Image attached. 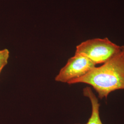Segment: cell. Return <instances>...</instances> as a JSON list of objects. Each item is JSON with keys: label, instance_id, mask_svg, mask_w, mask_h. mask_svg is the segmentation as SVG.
Segmentation results:
<instances>
[{"label": "cell", "instance_id": "6da1fadb", "mask_svg": "<svg viewBox=\"0 0 124 124\" xmlns=\"http://www.w3.org/2000/svg\"><path fill=\"white\" fill-rule=\"evenodd\" d=\"M77 83L92 86L101 100L107 99L116 90H124V46H121L120 51L101 66L94 67L85 75L68 84Z\"/></svg>", "mask_w": 124, "mask_h": 124}, {"label": "cell", "instance_id": "7a4b0ae2", "mask_svg": "<svg viewBox=\"0 0 124 124\" xmlns=\"http://www.w3.org/2000/svg\"><path fill=\"white\" fill-rule=\"evenodd\" d=\"M120 49L121 46L112 42L108 38H95L87 40L78 45L75 54L84 55L97 65L107 62Z\"/></svg>", "mask_w": 124, "mask_h": 124}, {"label": "cell", "instance_id": "5b68a950", "mask_svg": "<svg viewBox=\"0 0 124 124\" xmlns=\"http://www.w3.org/2000/svg\"><path fill=\"white\" fill-rule=\"evenodd\" d=\"M9 53L8 49H4L0 50V75L3 68L8 63Z\"/></svg>", "mask_w": 124, "mask_h": 124}, {"label": "cell", "instance_id": "277c9868", "mask_svg": "<svg viewBox=\"0 0 124 124\" xmlns=\"http://www.w3.org/2000/svg\"><path fill=\"white\" fill-rule=\"evenodd\" d=\"M83 93L85 97L88 98L92 105L91 115L88 122L85 124H103L100 116V104L98 98L94 93L92 88L89 86H86L83 89Z\"/></svg>", "mask_w": 124, "mask_h": 124}, {"label": "cell", "instance_id": "3957f363", "mask_svg": "<svg viewBox=\"0 0 124 124\" xmlns=\"http://www.w3.org/2000/svg\"><path fill=\"white\" fill-rule=\"evenodd\" d=\"M96 65L84 55L75 54L68 59L65 65L56 76L55 80L57 82L68 84L72 80L85 75Z\"/></svg>", "mask_w": 124, "mask_h": 124}]
</instances>
